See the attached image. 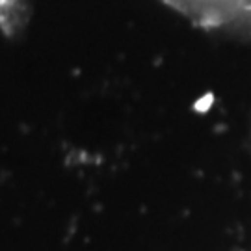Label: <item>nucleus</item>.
Wrapping results in <instances>:
<instances>
[{"label": "nucleus", "mask_w": 251, "mask_h": 251, "mask_svg": "<svg viewBox=\"0 0 251 251\" xmlns=\"http://www.w3.org/2000/svg\"><path fill=\"white\" fill-rule=\"evenodd\" d=\"M190 25L251 43V0H160Z\"/></svg>", "instance_id": "f257e3e1"}, {"label": "nucleus", "mask_w": 251, "mask_h": 251, "mask_svg": "<svg viewBox=\"0 0 251 251\" xmlns=\"http://www.w3.org/2000/svg\"><path fill=\"white\" fill-rule=\"evenodd\" d=\"M30 19V0H0V32L17 37L25 32Z\"/></svg>", "instance_id": "f03ea898"}]
</instances>
